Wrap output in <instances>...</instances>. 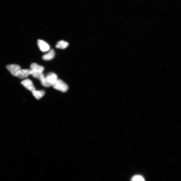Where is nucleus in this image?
<instances>
[{
    "mask_svg": "<svg viewBox=\"0 0 181 181\" xmlns=\"http://www.w3.org/2000/svg\"><path fill=\"white\" fill-rule=\"evenodd\" d=\"M57 79V75L52 72L48 74L47 76L41 81L42 85L46 87L53 86Z\"/></svg>",
    "mask_w": 181,
    "mask_h": 181,
    "instance_id": "f257e3e1",
    "label": "nucleus"
},
{
    "mask_svg": "<svg viewBox=\"0 0 181 181\" xmlns=\"http://www.w3.org/2000/svg\"><path fill=\"white\" fill-rule=\"evenodd\" d=\"M52 86L54 89L64 93L66 92L69 88L68 85L60 79H57Z\"/></svg>",
    "mask_w": 181,
    "mask_h": 181,
    "instance_id": "f03ea898",
    "label": "nucleus"
},
{
    "mask_svg": "<svg viewBox=\"0 0 181 181\" xmlns=\"http://www.w3.org/2000/svg\"><path fill=\"white\" fill-rule=\"evenodd\" d=\"M33 72L29 69H21L17 73L16 77L20 79H24L30 74H32Z\"/></svg>",
    "mask_w": 181,
    "mask_h": 181,
    "instance_id": "7ed1b4c3",
    "label": "nucleus"
},
{
    "mask_svg": "<svg viewBox=\"0 0 181 181\" xmlns=\"http://www.w3.org/2000/svg\"><path fill=\"white\" fill-rule=\"evenodd\" d=\"M6 67V69L10 72L12 75L15 77L17 73L21 69L20 66L16 64L7 65Z\"/></svg>",
    "mask_w": 181,
    "mask_h": 181,
    "instance_id": "20e7f679",
    "label": "nucleus"
},
{
    "mask_svg": "<svg viewBox=\"0 0 181 181\" xmlns=\"http://www.w3.org/2000/svg\"><path fill=\"white\" fill-rule=\"evenodd\" d=\"M21 83L25 88L32 92L36 90V89L33 85L32 82L30 79H25L21 82Z\"/></svg>",
    "mask_w": 181,
    "mask_h": 181,
    "instance_id": "39448f33",
    "label": "nucleus"
},
{
    "mask_svg": "<svg viewBox=\"0 0 181 181\" xmlns=\"http://www.w3.org/2000/svg\"><path fill=\"white\" fill-rule=\"evenodd\" d=\"M38 45L40 50L42 52L48 51L50 49V47L47 43L43 40H38L37 42Z\"/></svg>",
    "mask_w": 181,
    "mask_h": 181,
    "instance_id": "423d86ee",
    "label": "nucleus"
},
{
    "mask_svg": "<svg viewBox=\"0 0 181 181\" xmlns=\"http://www.w3.org/2000/svg\"><path fill=\"white\" fill-rule=\"evenodd\" d=\"M30 69L33 72H42L44 70V67L39 66L36 63H33L31 65Z\"/></svg>",
    "mask_w": 181,
    "mask_h": 181,
    "instance_id": "0eeeda50",
    "label": "nucleus"
},
{
    "mask_svg": "<svg viewBox=\"0 0 181 181\" xmlns=\"http://www.w3.org/2000/svg\"><path fill=\"white\" fill-rule=\"evenodd\" d=\"M55 53L54 49L50 50L47 54H45L42 57V59L45 60H49L54 58Z\"/></svg>",
    "mask_w": 181,
    "mask_h": 181,
    "instance_id": "6e6552de",
    "label": "nucleus"
},
{
    "mask_svg": "<svg viewBox=\"0 0 181 181\" xmlns=\"http://www.w3.org/2000/svg\"><path fill=\"white\" fill-rule=\"evenodd\" d=\"M32 94L34 97L37 100H39L44 96L45 92L44 91H36L32 92Z\"/></svg>",
    "mask_w": 181,
    "mask_h": 181,
    "instance_id": "1a4fd4ad",
    "label": "nucleus"
},
{
    "mask_svg": "<svg viewBox=\"0 0 181 181\" xmlns=\"http://www.w3.org/2000/svg\"><path fill=\"white\" fill-rule=\"evenodd\" d=\"M69 43L63 40H61L57 42L56 47L59 49H64L68 46Z\"/></svg>",
    "mask_w": 181,
    "mask_h": 181,
    "instance_id": "9d476101",
    "label": "nucleus"
},
{
    "mask_svg": "<svg viewBox=\"0 0 181 181\" xmlns=\"http://www.w3.org/2000/svg\"><path fill=\"white\" fill-rule=\"evenodd\" d=\"M32 75L34 78L39 79L41 81L44 79L45 77L42 72H33Z\"/></svg>",
    "mask_w": 181,
    "mask_h": 181,
    "instance_id": "9b49d317",
    "label": "nucleus"
},
{
    "mask_svg": "<svg viewBox=\"0 0 181 181\" xmlns=\"http://www.w3.org/2000/svg\"><path fill=\"white\" fill-rule=\"evenodd\" d=\"M132 181H145L144 178L140 175L134 176L132 178Z\"/></svg>",
    "mask_w": 181,
    "mask_h": 181,
    "instance_id": "f8f14e48",
    "label": "nucleus"
}]
</instances>
